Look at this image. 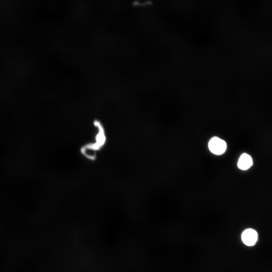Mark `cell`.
Masks as SVG:
<instances>
[{"mask_svg": "<svg viewBox=\"0 0 272 272\" xmlns=\"http://www.w3.org/2000/svg\"><path fill=\"white\" fill-rule=\"evenodd\" d=\"M209 148L212 153L219 155L225 152L227 148V144L224 140L215 137L210 141Z\"/></svg>", "mask_w": 272, "mask_h": 272, "instance_id": "2", "label": "cell"}, {"mask_svg": "<svg viewBox=\"0 0 272 272\" xmlns=\"http://www.w3.org/2000/svg\"><path fill=\"white\" fill-rule=\"evenodd\" d=\"M253 164L252 158L247 154L244 153L240 157L238 162V167L241 170H247Z\"/></svg>", "mask_w": 272, "mask_h": 272, "instance_id": "4", "label": "cell"}, {"mask_svg": "<svg viewBox=\"0 0 272 272\" xmlns=\"http://www.w3.org/2000/svg\"><path fill=\"white\" fill-rule=\"evenodd\" d=\"M241 238L244 244L247 246H254L258 240L257 231L252 228L245 229L242 233Z\"/></svg>", "mask_w": 272, "mask_h": 272, "instance_id": "3", "label": "cell"}, {"mask_svg": "<svg viewBox=\"0 0 272 272\" xmlns=\"http://www.w3.org/2000/svg\"><path fill=\"white\" fill-rule=\"evenodd\" d=\"M93 124L97 128L94 142L87 143L80 148L81 154L91 161L96 160L97 152L104 147L107 141L106 133L102 122L98 120H95Z\"/></svg>", "mask_w": 272, "mask_h": 272, "instance_id": "1", "label": "cell"}]
</instances>
